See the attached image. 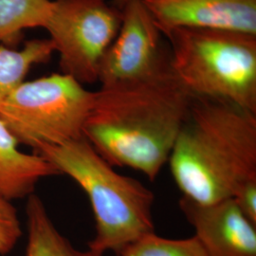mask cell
<instances>
[{
    "instance_id": "6da1fadb",
    "label": "cell",
    "mask_w": 256,
    "mask_h": 256,
    "mask_svg": "<svg viewBox=\"0 0 256 256\" xmlns=\"http://www.w3.org/2000/svg\"><path fill=\"white\" fill-rule=\"evenodd\" d=\"M192 99L172 70L169 52L150 74L94 92L82 136L113 167H128L155 180L168 162Z\"/></svg>"
},
{
    "instance_id": "7a4b0ae2",
    "label": "cell",
    "mask_w": 256,
    "mask_h": 256,
    "mask_svg": "<svg viewBox=\"0 0 256 256\" xmlns=\"http://www.w3.org/2000/svg\"><path fill=\"white\" fill-rule=\"evenodd\" d=\"M167 164L182 196L202 204L232 198L256 180V113L192 97Z\"/></svg>"
},
{
    "instance_id": "3957f363",
    "label": "cell",
    "mask_w": 256,
    "mask_h": 256,
    "mask_svg": "<svg viewBox=\"0 0 256 256\" xmlns=\"http://www.w3.org/2000/svg\"><path fill=\"white\" fill-rule=\"evenodd\" d=\"M34 153L44 156L60 174H66L88 194L96 234L88 247L116 256L140 238L155 232V196L136 178L119 174L92 144L80 138Z\"/></svg>"
},
{
    "instance_id": "277c9868",
    "label": "cell",
    "mask_w": 256,
    "mask_h": 256,
    "mask_svg": "<svg viewBox=\"0 0 256 256\" xmlns=\"http://www.w3.org/2000/svg\"><path fill=\"white\" fill-rule=\"evenodd\" d=\"M165 37L172 70L192 97L229 102L256 113V34L178 28Z\"/></svg>"
},
{
    "instance_id": "5b68a950",
    "label": "cell",
    "mask_w": 256,
    "mask_h": 256,
    "mask_svg": "<svg viewBox=\"0 0 256 256\" xmlns=\"http://www.w3.org/2000/svg\"><path fill=\"white\" fill-rule=\"evenodd\" d=\"M93 100L94 92L72 77L50 74L22 82L0 104V120L18 144L36 152L84 137Z\"/></svg>"
},
{
    "instance_id": "8992f818",
    "label": "cell",
    "mask_w": 256,
    "mask_h": 256,
    "mask_svg": "<svg viewBox=\"0 0 256 256\" xmlns=\"http://www.w3.org/2000/svg\"><path fill=\"white\" fill-rule=\"evenodd\" d=\"M122 10L108 0H52L45 28L59 54L61 74L98 82L102 57L117 36Z\"/></svg>"
},
{
    "instance_id": "52a82bcc",
    "label": "cell",
    "mask_w": 256,
    "mask_h": 256,
    "mask_svg": "<svg viewBox=\"0 0 256 256\" xmlns=\"http://www.w3.org/2000/svg\"><path fill=\"white\" fill-rule=\"evenodd\" d=\"M120 10L118 34L100 64L101 86L142 77L169 55L162 42V34L142 0H128Z\"/></svg>"
},
{
    "instance_id": "ba28073f",
    "label": "cell",
    "mask_w": 256,
    "mask_h": 256,
    "mask_svg": "<svg viewBox=\"0 0 256 256\" xmlns=\"http://www.w3.org/2000/svg\"><path fill=\"white\" fill-rule=\"evenodd\" d=\"M178 206L208 256H256V225L232 198L202 204L182 196Z\"/></svg>"
},
{
    "instance_id": "9c48e42d",
    "label": "cell",
    "mask_w": 256,
    "mask_h": 256,
    "mask_svg": "<svg viewBox=\"0 0 256 256\" xmlns=\"http://www.w3.org/2000/svg\"><path fill=\"white\" fill-rule=\"evenodd\" d=\"M165 36L178 28H224L256 34V0H142Z\"/></svg>"
},
{
    "instance_id": "30bf717a",
    "label": "cell",
    "mask_w": 256,
    "mask_h": 256,
    "mask_svg": "<svg viewBox=\"0 0 256 256\" xmlns=\"http://www.w3.org/2000/svg\"><path fill=\"white\" fill-rule=\"evenodd\" d=\"M18 144L0 120V198L10 202L28 198L42 178L60 176L44 156L24 153Z\"/></svg>"
},
{
    "instance_id": "8fae6325",
    "label": "cell",
    "mask_w": 256,
    "mask_h": 256,
    "mask_svg": "<svg viewBox=\"0 0 256 256\" xmlns=\"http://www.w3.org/2000/svg\"><path fill=\"white\" fill-rule=\"evenodd\" d=\"M28 242L25 256H104L90 248L81 250L55 227L39 196L28 198Z\"/></svg>"
},
{
    "instance_id": "7c38bea8",
    "label": "cell",
    "mask_w": 256,
    "mask_h": 256,
    "mask_svg": "<svg viewBox=\"0 0 256 256\" xmlns=\"http://www.w3.org/2000/svg\"><path fill=\"white\" fill-rule=\"evenodd\" d=\"M54 52L50 39L28 41L20 50L0 45V104L24 82L34 66L46 63Z\"/></svg>"
},
{
    "instance_id": "4fadbf2b",
    "label": "cell",
    "mask_w": 256,
    "mask_h": 256,
    "mask_svg": "<svg viewBox=\"0 0 256 256\" xmlns=\"http://www.w3.org/2000/svg\"><path fill=\"white\" fill-rule=\"evenodd\" d=\"M52 0H0V43L14 48L23 32L32 28H45Z\"/></svg>"
},
{
    "instance_id": "5bb4252c",
    "label": "cell",
    "mask_w": 256,
    "mask_h": 256,
    "mask_svg": "<svg viewBox=\"0 0 256 256\" xmlns=\"http://www.w3.org/2000/svg\"><path fill=\"white\" fill-rule=\"evenodd\" d=\"M120 256H208L194 236L182 239L149 234L126 248Z\"/></svg>"
},
{
    "instance_id": "9a60e30c",
    "label": "cell",
    "mask_w": 256,
    "mask_h": 256,
    "mask_svg": "<svg viewBox=\"0 0 256 256\" xmlns=\"http://www.w3.org/2000/svg\"><path fill=\"white\" fill-rule=\"evenodd\" d=\"M21 234L18 210L12 202L0 198V254H10L18 243Z\"/></svg>"
},
{
    "instance_id": "2e32d148",
    "label": "cell",
    "mask_w": 256,
    "mask_h": 256,
    "mask_svg": "<svg viewBox=\"0 0 256 256\" xmlns=\"http://www.w3.org/2000/svg\"><path fill=\"white\" fill-rule=\"evenodd\" d=\"M232 200L236 202L239 209L248 220L256 225V180L243 185Z\"/></svg>"
},
{
    "instance_id": "e0dca14e",
    "label": "cell",
    "mask_w": 256,
    "mask_h": 256,
    "mask_svg": "<svg viewBox=\"0 0 256 256\" xmlns=\"http://www.w3.org/2000/svg\"><path fill=\"white\" fill-rule=\"evenodd\" d=\"M128 0H113V5L119 9H122V7L128 2Z\"/></svg>"
},
{
    "instance_id": "ac0fdd59",
    "label": "cell",
    "mask_w": 256,
    "mask_h": 256,
    "mask_svg": "<svg viewBox=\"0 0 256 256\" xmlns=\"http://www.w3.org/2000/svg\"></svg>"
}]
</instances>
